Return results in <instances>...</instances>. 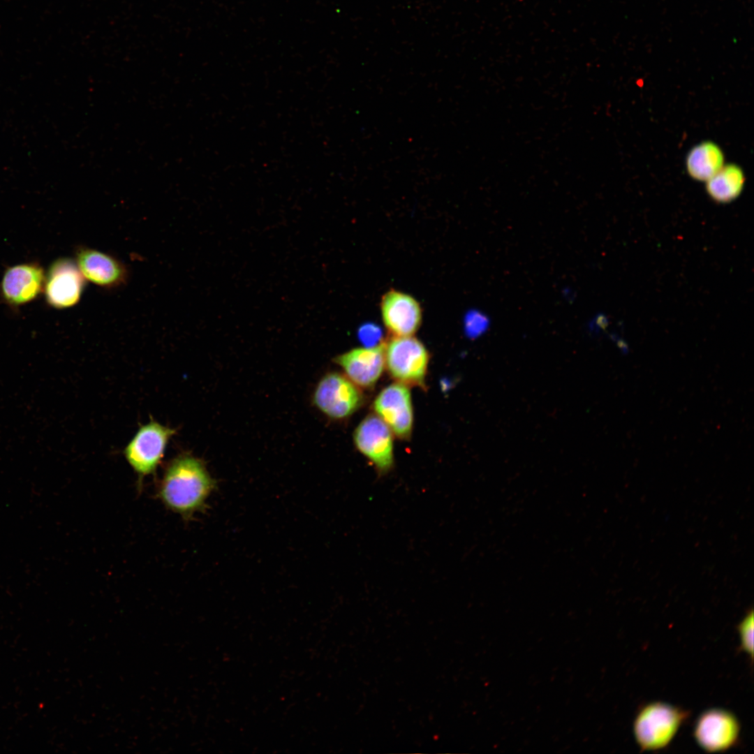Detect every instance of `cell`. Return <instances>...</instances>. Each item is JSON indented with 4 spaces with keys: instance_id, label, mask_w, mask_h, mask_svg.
<instances>
[{
    "instance_id": "7",
    "label": "cell",
    "mask_w": 754,
    "mask_h": 754,
    "mask_svg": "<svg viewBox=\"0 0 754 754\" xmlns=\"http://www.w3.org/2000/svg\"><path fill=\"white\" fill-rule=\"evenodd\" d=\"M86 286V279L77 264L69 258L54 262L45 276V295L47 304L56 309L77 304Z\"/></svg>"
},
{
    "instance_id": "1",
    "label": "cell",
    "mask_w": 754,
    "mask_h": 754,
    "mask_svg": "<svg viewBox=\"0 0 754 754\" xmlns=\"http://www.w3.org/2000/svg\"><path fill=\"white\" fill-rule=\"evenodd\" d=\"M215 487L216 482L205 463L183 453L167 464L158 486L157 497L167 509L188 520L207 508V500Z\"/></svg>"
},
{
    "instance_id": "13",
    "label": "cell",
    "mask_w": 754,
    "mask_h": 754,
    "mask_svg": "<svg viewBox=\"0 0 754 754\" xmlns=\"http://www.w3.org/2000/svg\"><path fill=\"white\" fill-rule=\"evenodd\" d=\"M45 275L41 267L34 263L15 265L8 268L2 279V295L8 304L19 306L31 302L42 291Z\"/></svg>"
},
{
    "instance_id": "10",
    "label": "cell",
    "mask_w": 754,
    "mask_h": 754,
    "mask_svg": "<svg viewBox=\"0 0 754 754\" xmlns=\"http://www.w3.org/2000/svg\"><path fill=\"white\" fill-rule=\"evenodd\" d=\"M75 263L86 281L103 288H117L128 279V270L122 262L96 249L79 247Z\"/></svg>"
},
{
    "instance_id": "2",
    "label": "cell",
    "mask_w": 754,
    "mask_h": 754,
    "mask_svg": "<svg viewBox=\"0 0 754 754\" xmlns=\"http://www.w3.org/2000/svg\"><path fill=\"white\" fill-rule=\"evenodd\" d=\"M688 716L686 711L665 703H651L644 707L633 724L637 744L642 751L665 748Z\"/></svg>"
},
{
    "instance_id": "9",
    "label": "cell",
    "mask_w": 754,
    "mask_h": 754,
    "mask_svg": "<svg viewBox=\"0 0 754 754\" xmlns=\"http://www.w3.org/2000/svg\"><path fill=\"white\" fill-rule=\"evenodd\" d=\"M740 733L737 718L730 712L711 709L704 712L694 727L697 744L708 752L726 751L737 742Z\"/></svg>"
},
{
    "instance_id": "14",
    "label": "cell",
    "mask_w": 754,
    "mask_h": 754,
    "mask_svg": "<svg viewBox=\"0 0 754 754\" xmlns=\"http://www.w3.org/2000/svg\"><path fill=\"white\" fill-rule=\"evenodd\" d=\"M724 161L720 147L711 141H704L693 147L688 153L686 170L693 179L707 182L721 169Z\"/></svg>"
},
{
    "instance_id": "15",
    "label": "cell",
    "mask_w": 754,
    "mask_h": 754,
    "mask_svg": "<svg viewBox=\"0 0 754 754\" xmlns=\"http://www.w3.org/2000/svg\"><path fill=\"white\" fill-rule=\"evenodd\" d=\"M745 183L743 170L736 164L724 165L706 182V191L710 198L719 203L735 200L742 192Z\"/></svg>"
},
{
    "instance_id": "4",
    "label": "cell",
    "mask_w": 754,
    "mask_h": 754,
    "mask_svg": "<svg viewBox=\"0 0 754 754\" xmlns=\"http://www.w3.org/2000/svg\"><path fill=\"white\" fill-rule=\"evenodd\" d=\"M428 362L427 348L413 336H394L385 343V364L399 383L424 387Z\"/></svg>"
},
{
    "instance_id": "8",
    "label": "cell",
    "mask_w": 754,
    "mask_h": 754,
    "mask_svg": "<svg viewBox=\"0 0 754 754\" xmlns=\"http://www.w3.org/2000/svg\"><path fill=\"white\" fill-rule=\"evenodd\" d=\"M374 409L398 438H410L413 412L411 392L405 384L397 382L385 387L375 399Z\"/></svg>"
},
{
    "instance_id": "11",
    "label": "cell",
    "mask_w": 754,
    "mask_h": 754,
    "mask_svg": "<svg viewBox=\"0 0 754 754\" xmlns=\"http://www.w3.org/2000/svg\"><path fill=\"white\" fill-rule=\"evenodd\" d=\"M380 306L383 323L394 336H413L419 329L422 309L411 295L391 289L383 295Z\"/></svg>"
},
{
    "instance_id": "5",
    "label": "cell",
    "mask_w": 754,
    "mask_h": 754,
    "mask_svg": "<svg viewBox=\"0 0 754 754\" xmlns=\"http://www.w3.org/2000/svg\"><path fill=\"white\" fill-rule=\"evenodd\" d=\"M313 402L329 418L342 420L361 406L363 396L348 377L332 372L325 374L318 382L313 394Z\"/></svg>"
},
{
    "instance_id": "17",
    "label": "cell",
    "mask_w": 754,
    "mask_h": 754,
    "mask_svg": "<svg viewBox=\"0 0 754 754\" xmlns=\"http://www.w3.org/2000/svg\"><path fill=\"white\" fill-rule=\"evenodd\" d=\"M489 325V319L480 313L468 315L465 323V332L469 338H477L484 334Z\"/></svg>"
},
{
    "instance_id": "6",
    "label": "cell",
    "mask_w": 754,
    "mask_h": 754,
    "mask_svg": "<svg viewBox=\"0 0 754 754\" xmlns=\"http://www.w3.org/2000/svg\"><path fill=\"white\" fill-rule=\"evenodd\" d=\"M353 440L357 450L380 475L386 474L392 468V431L377 415H369L359 424L353 434Z\"/></svg>"
},
{
    "instance_id": "18",
    "label": "cell",
    "mask_w": 754,
    "mask_h": 754,
    "mask_svg": "<svg viewBox=\"0 0 754 754\" xmlns=\"http://www.w3.org/2000/svg\"><path fill=\"white\" fill-rule=\"evenodd\" d=\"M359 338L364 347L376 346L380 343V330L376 325H366L360 329Z\"/></svg>"
},
{
    "instance_id": "3",
    "label": "cell",
    "mask_w": 754,
    "mask_h": 754,
    "mask_svg": "<svg viewBox=\"0 0 754 754\" xmlns=\"http://www.w3.org/2000/svg\"><path fill=\"white\" fill-rule=\"evenodd\" d=\"M176 432V429L151 420L140 426L127 444L124 455L138 477L139 487L145 477L156 473L168 443Z\"/></svg>"
},
{
    "instance_id": "16",
    "label": "cell",
    "mask_w": 754,
    "mask_h": 754,
    "mask_svg": "<svg viewBox=\"0 0 754 754\" xmlns=\"http://www.w3.org/2000/svg\"><path fill=\"white\" fill-rule=\"evenodd\" d=\"M741 648L747 653L753 656V612H749L738 626Z\"/></svg>"
},
{
    "instance_id": "12",
    "label": "cell",
    "mask_w": 754,
    "mask_h": 754,
    "mask_svg": "<svg viewBox=\"0 0 754 754\" xmlns=\"http://www.w3.org/2000/svg\"><path fill=\"white\" fill-rule=\"evenodd\" d=\"M334 362L357 386L371 387L378 381L384 369L385 343L352 349L336 357Z\"/></svg>"
}]
</instances>
